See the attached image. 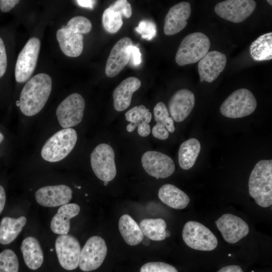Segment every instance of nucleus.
I'll return each mask as SVG.
<instances>
[{
  "mask_svg": "<svg viewBox=\"0 0 272 272\" xmlns=\"http://www.w3.org/2000/svg\"><path fill=\"white\" fill-rule=\"evenodd\" d=\"M51 89L52 80L48 75L40 73L32 77L21 92L19 105L21 112L28 116L39 113L47 101Z\"/></svg>",
  "mask_w": 272,
  "mask_h": 272,
  "instance_id": "1",
  "label": "nucleus"
},
{
  "mask_svg": "<svg viewBox=\"0 0 272 272\" xmlns=\"http://www.w3.org/2000/svg\"><path fill=\"white\" fill-rule=\"evenodd\" d=\"M250 195L263 208L272 204V160H261L252 170L248 181Z\"/></svg>",
  "mask_w": 272,
  "mask_h": 272,
  "instance_id": "2",
  "label": "nucleus"
},
{
  "mask_svg": "<svg viewBox=\"0 0 272 272\" xmlns=\"http://www.w3.org/2000/svg\"><path fill=\"white\" fill-rule=\"evenodd\" d=\"M77 139V132L72 128H64L58 131L42 147L41 157L50 162L63 160L72 152Z\"/></svg>",
  "mask_w": 272,
  "mask_h": 272,
  "instance_id": "3",
  "label": "nucleus"
},
{
  "mask_svg": "<svg viewBox=\"0 0 272 272\" xmlns=\"http://www.w3.org/2000/svg\"><path fill=\"white\" fill-rule=\"evenodd\" d=\"M209 37L201 32L190 33L182 40L175 56L176 62L180 66L197 62L209 52Z\"/></svg>",
  "mask_w": 272,
  "mask_h": 272,
  "instance_id": "4",
  "label": "nucleus"
},
{
  "mask_svg": "<svg viewBox=\"0 0 272 272\" xmlns=\"http://www.w3.org/2000/svg\"><path fill=\"white\" fill-rule=\"evenodd\" d=\"M257 106V101L252 93L245 88L234 91L220 107L221 114L228 118H238L252 113Z\"/></svg>",
  "mask_w": 272,
  "mask_h": 272,
  "instance_id": "5",
  "label": "nucleus"
},
{
  "mask_svg": "<svg viewBox=\"0 0 272 272\" xmlns=\"http://www.w3.org/2000/svg\"><path fill=\"white\" fill-rule=\"evenodd\" d=\"M182 238L185 243L193 249L201 251H211L218 245L215 235L203 224L193 221L184 225Z\"/></svg>",
  "mask_w": 272,
  "mask_h": 272,
  "instance_id": "6",
  "label": "nucleus"
},
{
  "mask_svg": "<svg viewBox=\"0 0 272 272\" xmlns=\"http://www.w3.org/2000/svg\"><path fill=\"white\" fill-rule=\"evenodd\" d=\"M90 161L94 173L100 180L109 182L115 178V154L110 146L105 143L98 145L91 154Z\"/></svg>",
  "mask_w": 272,
  "mask_h": 272,
  "instance_id": "7",
  "label": "nucleus"
},
{
  "mask_svg": "<svg viewBox=\"0 0 272 272\" xmlns=\"http://www.w3.org/2000/svg\"><path fill=\"white\" fill-rule=\"evenodd\" d=\"M41 42L37 37H32L19 53L15 70V79L18 83L28 81L33 74L38 58Z\"/></svg>",
  "mask_w": 272,
  "mask_h": 272,
  "instance_id": "8",
  "label": "nucleus"
},
{
  "mask_svg": "<svg viewBox=\"0 0 272 272\" xmlns=\"http://www.w3.org/2000/svg\"><path fill=\"white\" fill-rule=\"evenodd\" d=\"M85 102L79 93L68 96L58 106L56 115L60 125L64 128H71L79 124L82 120Z\"/></svg>",
  "mask_w": 272,
  "mask_h": 272,
  "instance_id": "9",
  "label": "nucleus"
},
{
  "mask_svg": "<svg viewBox=\"0 0 272 272\" xmlns=\"http://www.w3.org/2000/svg\"><path fill=\"white\" fill-rule=\"evenodd\" d=\"M107 253L105 240L101 237H90L81 249L79 266L84 271H90L99 267Z\"/></svg>",
  "mask_w": 272,
  "mask_h": 272,
  "instance_id": "10",
  "label": "nucleus"
},
{
  "mask_svg": "<svg viewBox=\"0 0 272 272\" xmlns=\"http://www.w3.org/2000/svg\"><path fill=\"white\" fill-rule=\"evenodd\" d=\"M55 247L58 261L63 268L71 270L79 266L81 249L75 237L60 235L55 240Z\"/></svg>",
  "mask_w": 272,
  "mask_h": 272,
  "instance_id": "11",
  "label": "nucleus"
},
{
  "mask_svg": "<svg viewBox=\"0 0 272 272\" xmlns=\"http://www.w3.org/2000/svg\"><path fill=\"white\" fill-rule=\"evenodd\" d=\"M256 7L253 0H227L215 7L216 13L222 18L233 23H240L251 15Z\"/></svg>",
  "mask_w": 272,
  "mask_h": 272,
  "instance_id": "12",
  "label": "nucleus"
},
{
  "mask_svg": "<svg viewBox=\"0 0 272 272\" xmlns=\"http://www.w3.org/2000/svg\"><path fill=\"white\" fill-rule=\"evenodd\" d=\"M141 162L145 171L156 179L169 177L175 169L173 160L168 155L158 151L146 152L142 156Z\"/></svg>",
  "mask_w": 272,
  "mask_h": 272,
  "instance_id": "13",
  "label": "nucleus"
},
{
  "mask_svg": "<svg viewBox=\"0 0 272 272\" xmlns=\"http://www.w3.org/2000/svg\"><path fill=\"white\" fill-rule=\"evenodd\" d=\"M131 39L124 37L119 40L113 46L108 57L105 66V74L108 77L117 76L127 65L130 59V46Z\"/></svg>",
  "mask_w": 272,
  "mask_h": 272,
  "instance_id": "14",
  "label": "nucleus"
},
{
  "mask_svg": "<svg viewBox=\"0 0 272 272\" xmlns=\"http://www.w3.org/2000/svg\"><path fill=\"white\" fill-rule=\"evenodd\" d=\"M215 223L225 240L230 243L237 242L249 232L248 224L240 217L231 214L223 215Z\"/></svg>",
  "mask_w": 272,
  "mask_h": 272,
  "instance_id": "15",
  "label": "nucleus"
},
{
  "mask_svg": "<svg viewBox=\"0 0 272 272\" xmlns=\"http://www.w3.org/2000/svg\"><path fill=\"white\" fill-rule=\"evenodd\" d=\"M35 196L40 205L55 207L69 203L72 198V190L64 184L46 186L38 189Z\"/></svg>",
  "mask_w": 272,
  "mask_h": 272,
  "instance_id": "16",
  "label": "nucleus"
},
{
  "mask_svg": "<svg viewBox=\"0 0 272 272\" xmlns=\"http://www.w3.org/2000/svg\"><path fill=\"white\" fill-rule=\"evenodd\" d=\"M226 61L225 54L216 50L208 52L198 63L200 81L212 83L215 81L224 70Z\"/></svg>",
  "mask_w": 272,
  "mask_h": 272,
  "instance_id": "17",
  "label": "nucleus"
},
{
  "mask_svg": "<svg viewBox=\"0 0 272 272\" xmlns=\"http://www.w3.org/2000/svg\"><path fill=\"white\" fill-rule=\"evenodd\" d=\"M195 103L193 93L187 89L177 91L168 102V108L173 120L183 121L189 115Z\"/></svg>",
  "mask_w": 272,
  "mask_h": 272,
  "instance_id": "18",
  "label": "nucleus"
},
{
  "mask_svg": "<svg viewBox=\"0 0 272 272\" xmlns=\"http://www.w3.org/2000/svg\"><path fill=\"white\" fill-rule=\"evenodd\" d=\"M190 13L191 6L188 2H180L172 6L165 18L164 34L173 35L182 30L187 24Z\"/></svg>",
  "mask_w": 272,
  "mask_h": 272,
  "instance_id": "19",
  "label": "nucleus"
},
{
  "mask_svg": "<svg viewBox=\"0 0 272 272\" xmlns=\"http://www.w3.org/2000/svg\"><path fill=\"white\" fill-rule=\"evenodd\" d=\"M139 79L130 77L123 80L113 92V105L117 111L126 109L130 104L132 95L141 87Z\"/></svg>",
  "mask_w": 272,
  "mask_h": 272,
  "instance_id": "20",
  "label": "nucleus"
},
{
  "mask_svg": "<svg viewBox=\"0 0 272 272\" xmlns=\"http://www.w3.org/2000/svg\"><path fill=\"white\" fill-rule=\"evenodd\" d=\"M56 35L60 48L65 55L76 57L81 54L84 47L82 34L64 27L59 29Z\"/></svg>",
  "mask_w": 272,
  "mask_h": 272,
  "instance_id": "21",
  "label": "nucleus"
},
{
  "mask_svg": "<svg viewBox=\"0 0 272 272\" xmlns=\"http://www.w3.org/2000/svg\"><path fill=\"white\" fill-rule=\"evenodd\" d=\"M126 120L130 123L126 126L128 132L133 131L138 127L139 134L143 137L149 135L151 132L149 123L152 119V113L145 106H136L125 113Z\"/></svg>",
  "mask_w": 272,
  "mask_h": 272,
  "instance_id": "22",
  "label": "nucleus"
},
{
  "mask_svg": "<svg viewBox=\"0 0 272 272\" xmlns=\"http://www.w3.org/2000/svg\"><path fill=\"white\" fill-rule=\"evenodd\" d=\"M80 211L76 203H67L61 206L50 222L51 231L57 234H67L70 229V220L77 216Z\"/></svg>",
  "mask_w": 272,
  "mask_h": 272,
  "instance_id": "23",
  "label": "nucleus"
},
{
  "mask_svg": "<svg viewBox=\"0 0 272 272\" xmlns=\"http://www.w3.org/2000/svg\"><path fill=\"white\" fill-rule=\"evenodd\" d=\"M21 250L26 265L32 270L39 268L43 262V253L38 240L29 236L22 241Z\"/></svg>",
  "mask_w": 272,
  "mask_h": 272,
  "instance_id": "24",
  "label": "nucleus"
},
{
  "mask_svg": "<svg viewBox=\"0 0 272 272\" xmlns=\"http://www.w3.org/2000/svg\"><path fill=\"white\" fill-rule=\"evenodd\" d=\"M158 197L162 202L174 209L186 208L190 201L184 192L171 184H166L160 188Z\"/></svg>",
  "mask_w": 272,
  "mask_h": 272,
  "instance_id": "25",
  "label": "nucleus"
},
{
  "mask_svg": "<svg viewBox=\"0 0 272 272\" xmlns=\"http://www.w3.org/2000/svg\"><path fill=\"white\" fill-rule=\"evenodd\" d=\"M27 222L24 216L18 218L4 217L0 223V243L3 245L12 242L19 235Z\"/></svg>",
  "mask_w": 272,
  "mask_h": 272,
  "instance_id": "26",
  "label": "nucleus"
},
{
  "mask_svg": "<svg viewBox=\"0 0 272 272\" xmlns=\"http://www.w3.org/2000/svg\"><path fill=\"white\" fill-rule=\"evenodd\" d=\"M118 228L123 239L129 245H137L144 238V234L139 225L128 215H123L120 218Z\"/></svg>",
  "mask_w": 272,
  "mask_h": 272,
  "instance_id": "27",
  "label": "nucleus"
},
{
  "mask_svg": "<svg viewBox=\"0 0 272 272\" xmlns=\"http://www.w3.org/2000/svg\"><path fill=\"white\" fill-rule=\"evenodd\" d=\"M201 149L199 141L195 138L189 139L180 146L178 151V162L180 167L188 170L194 165Z\"/></svg>",
  "mask_w": 272,
  "mask_h": 272,
  "instance_id": "28",
  "label": "nucleus"
},
{
  "mask_svg": "<svg viewBox=\"0 0 272 272\" xmlns=\"http://www.w3.org/2000/svg\"><path fill=\"white\" fill-rule=\"evenodd\" d=\"M252 58L256 61L272 59V33L260 35L252 42L249 48Z\"/></svg>",
  "mask_w": 272,
  "mask_h": 272,
  "instance_id": "29",
  "label": "nucleus"
},
{
  "mask_svg": "<svg viewBox=\"0 0 272 272\" xmlns=\"http://www.w3.org/2000/svg\"><path fill=\"white\" fill-rule=\"evenodd\" d=\"M139 226L144 235L152 240L161 241L166 238V223L161 218L144 219Z\"/></svg>",
  "mask_w": 272,
  "mask_h": 272,
  "instance_id": "30",
  "label": "nucleus"
},
{
  "mask_svg": "<svg viewBox=\"0 0 272 272\" xmlns=\"http://www.w3.org/2000/svg\"><path fill=\"white\" fill-rule=\"evenodd\" d=\"M102 24L106 31L110 33H115L122 26V15L119 12L114 10L110 6L103 13Z\"/></svg>",
  "mask_w": 272,
  "mask_h": 272,
  "instance_id": "31",
  "label": "nucleus"
},
{
  "mask_svg": "<svg viewBox=\"0 0 272 272\" xmlns=\"http://www.w3.org/2000/svg\"><path fill=\"white\" fill-rule=\"evenodd\" d=\"M19 261L15 253L5 249L0 253V272H18Z\"/></svg>",
  "mask_w": 272,
  "mask_h": 272,
  "instance_id": "32",
  "label": "nucleus"
},
{
  "mask_svg": "<svg viewBox=\"0 0 272 272\" xmlns=\"http://www.w3.org/2000/svg\"><path fill=\"white\" fill-rule=\"evenodd\" d=\"M66 27L75 33L86 34L91 30L92 23L88 18L78 16L70 19Z\"/></svg>",
  "mask_w": 272,
  "mask_h": 272,
  "instance_id": "33",
  "label": "nucleus"
},
{
  "mask_svg": "<svg viewBox=\"0 0 272 272\" xmlns=\"http://www.w3.org/2000/svg\"><path fill=\"white\" fill-rule=\"evenodd\" d=\"M135 31L141 35L143 39L150 40L156 35V25L152 21L143 20L140 22Z\"/></svg>",
  "mask_w": 272,
  "mask_h": 272,
  "instance_id": "34",
  "label": "nucleus"
},
{
  "mask_svg": "<svg viewBox=\"0 0 272 272\" xmlns=\"http://www.w3.org/2000/svg\"><path fill=\"white\" fill-rule=\"evenodd\" d=\"M140 272H178L173 265L163 262H149L143 265Z\"/></svg>",
  "mask_w": 272,
  "mask_h": 272,
  "instance_id": "35",
  "label": "nucleus"
},
{
  "mask_svg": "<svg viewBox=\"0 0 272 272\" xmlns=\"http://www.w3.org/2000/svg\"><path fill=\"white\" fill-rule=\"evenodd\" d=\"M154 115L157 123L163 125L165 127L169 113L166 105L162 102H158L154 108Z\"/></svg>",
  "mask_w": 272,
  "mask_h": 272,
  "instance_id": "36",
  "label": "nucleus"
},
{
  "mask_svg": "<svg viewBox=\"0 0 272 272\" xmlns=\"http://www.w3.org/2000/svg\"><path fill=\"white\" fill-rule=\"evenodd\" d=\"M110 7L115 11H118L126 18H129L132 14L131 7L126 0L116 1Z\"/></svg>",
  "mask_w": 272,
  "mask_h": 272,
  "instance_id": "37",
  "label": "nucleus"
},
{
  "mask_svg": "<svg viewBox=\"0 0 272 272\" xmlns=\"http://www.w3.org/2000/svg\"><path fill=\"white\" fill-rule=\"evenodd\" d=\"M7 68V56L5 46L0 37V78L5 74Z\"/></svg>",
  "mask_w": 272,
  "mask_h": 272,
  "instance_id": "38",
  "label": "nucleus"
},
{
  "mask_svg": "<svg viewBox=\"0 0 272 272\" xmlns=\"http://www.w3.org/2000/svg\"><path fill=\"white\" fill-rule=\"evenodd\" d=\"M152 134L157 139L164 140L169 137V132L163 125L156 123L152 128Z\"/></svg>",
  "mask_w": 272,
  "mask_h": 272,
  "instance_id": "39",
  "label": "nucleus"
},
{
  "mask_svg": "<svg viewBox=\"0 0 272 272\" xmlns=\"http://www.w3.org/2000/svg\"><path fill=\"white\" fill-rule=\"evenodd\" d=\"M130 59L133 66H138L142 62L141 53L139 48L134 45H131L129 48Z\"/></svg>",
  "mask_w": 272,
  "mask_h": 272,
  "instance_id": "40",
  "label": "nucleus"
},
{
  "mask_svg": "<svg viewBox=\"0 0 272 272\" xmlns=\"http://www.w3.org/2000/svg\"><path fill=\"white\" fill-rule=\"evenodd\" d=\"M19 2L20 1L18 0H1L0 1V9L3 12H8Z\"/></svg>",
  "mask_w": 272,
  "mask_h": 272,
  "instance_id": "41",
  "label": "nucleus"
},
{
  "mask_svg": "<svg viewBox=\"0 0 272 272\" xmlns=\"http://www.w3.org/2000/svg\"><path fill=\"white\" fill-rule=\"evenodd\" d=\"M218 272H243V271L238 265H230L221 268Z\"/></svg>",
  "mask_w": 272,
  "mask_h": 272,
  "instance_id": "42",
  "label": "nucleus"
},
{
  "mask_svg": "<svg viewBox=\"0 0 272 272\" xmlns=\"http://www.w3.org/2000/svg\"><path fill=\"white\" fill-rule=\"evenodd\" d=\"M81 7L92 9L96 1L92 0H78L76 1Z\"/></svg>",
  "mask_w": 272,
  "mask_h": 272,
  "instance_id": "43",
  "label": "nucleus"
},
{
  "mask_svg": "<svg viewBox=\"0 0 272 272\" xmlns=\"http://www.w3.org/2000/svg\"><path fill=\"white\" fill-rule=\"evenodd\" d=\"M6 195L4 187L0 185V214L3 212L6 203Z\"/></svg>",
  "mask_w": 272,
  "mask_h": 272,
  "instance_id": "44",
  "label": "nucleus"
},
{
  "mask_svg": "<svg viewBox=\"0 0 272 272\" xmlns=\"http://www.w3.org/2000/svg\"><path fill=\"white\" fill-rule=\"evenodd\" d=\"M165 127L168 132L172 133L175 131V128L174 124V121L171 117H169L165 123Z\"/></svg>",
  "mask_w": 272,
  "mask_h": 272,
  "instance_id": "45",
  "label": "nucleus"
},
{
  "mask_svg": "<svg viewBox=\"0 0 272 272\" xmlns=\"http://www.w3.org/2000/svg\"><path fill=\"white\" fill-rule=\"evenodd\" d=\"M4 138V135L0 132V144L2 142Z\"/></svg>",
  "mask_w": 272,
  "mask_h": 272,
  "instance_id": "46",
  "label": "nucleus"
},
{
  "mask_svg": "<svg viewBox=\"0 0 272 272\" xmlns=\"http://www.w3.org/2000/svg\"><path fill=\"white\" fill-rule=\"evenodd\" d=\"M166 237H169L170 235V232L169 231L166 230Z\"/></svg>",
  "mask_w": 272,
  "mask_h": 272,
  "instance_id": "47",
  "label": "nucleus"
},
{
  "mask_svg": "<svg viewBox=\"0 0 272 272\" xmlns=\"http://www.w3.org/2000/svg\"><path fill=\"white\" fill-rule=\"evenodd\" d=\"M267 2L271 6L272 5V1L270 0H268Z\"/></svg>",
  "mask_w": 272,
  "mask_h": 272,
  "instance_id": "48",
  "label": "nucleus"
},
{
  "mask_svg": "<svg viewBox=\"0 0 272 272\" xmlns=\"http://www.w3.org/2000/svg\"><path fill=\"white\" fill-rule=\"evenodd\" d=\"M108 184V182H104V185L106 186Z\"/></svg>",
  "mask_w": 272,
  "mask_h": 272,
  "instance_id": "49",
  "label": "nucleus"
}]
</instances>
